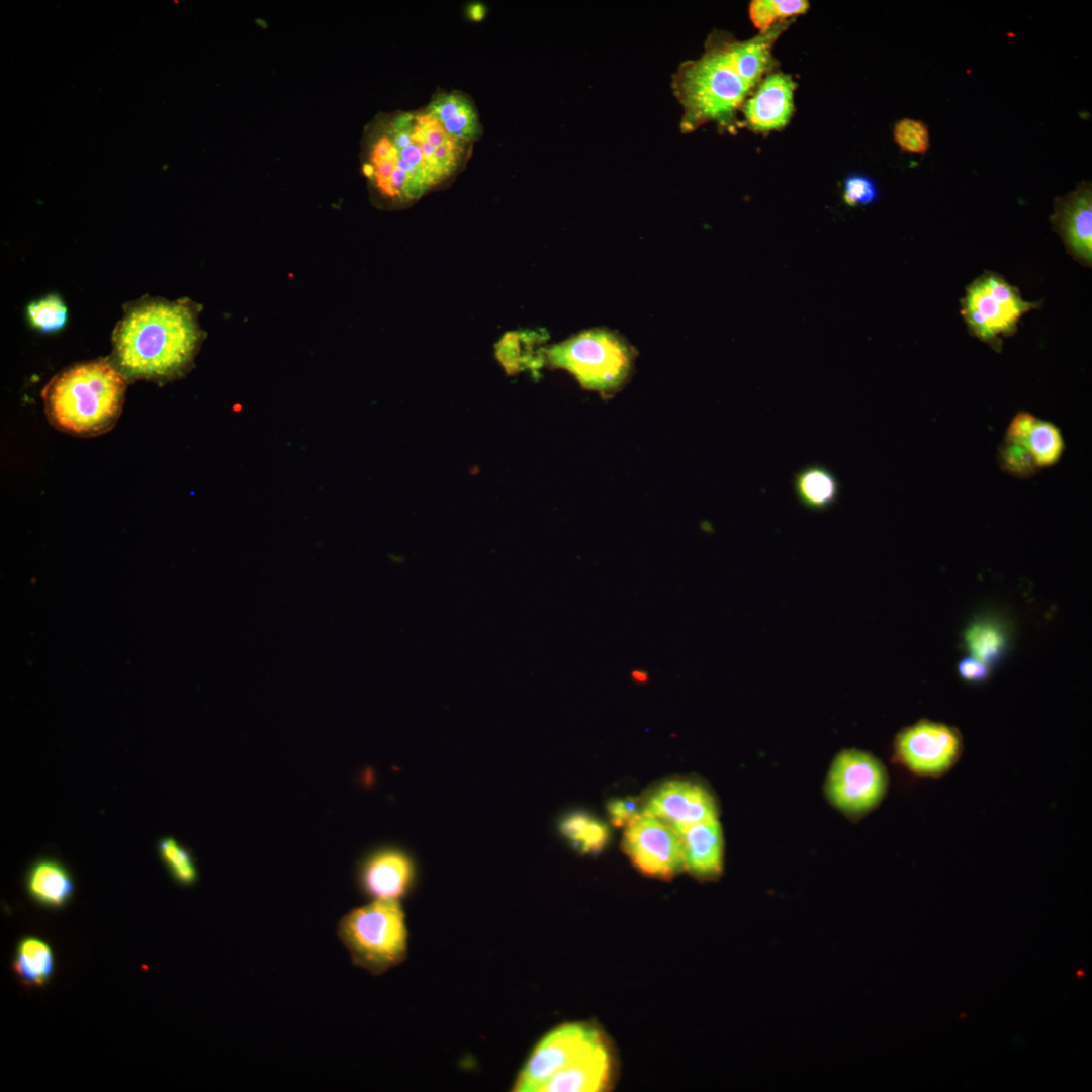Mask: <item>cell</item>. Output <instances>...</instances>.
Returning a JSON list of instances; mask_svg holds the SVG:
<instances>
[{"instance_id":"cell-1","label":"cell","mask_w":1092,"mask_h":1092,"mask_svg":"<svg viewBox=\"0 0 1092 1092\" xmlns=\"http://www.w3.org/2000/svg\"><path fill=\"white\" fill-rule=\"evenodd\" d=\"M789 25L787 20L780 21L747 40L722 31L709 35L703 55L682 63L673 77V92L684 109L682 131L709 122L730 125L776 63L775 42Z\"/></svg>"},{"instance_id":"cell-2","label":"cell","mask_w":1092,"mask_h":1092,"mask_svg":"<svg viewBox=\"0 0 1092 1092\" xmlns=\"http://www.w3.org/2000/svg\"><path fill=\"white\" fill-rule=\"evenodd\" d=\"M199 331L190 307L183 303L148 301L127 311L113 335L114 354L128 375L163 379L176 375L191 361Z\"/></svg>"},{"instance_id":"cell-3","label":"cell","mask_w":1092,"mask_h":1092,"mask_svg":"<svg viewBox=\"0 0 1092 1092\" xmlns=\"http://www.w3.org/2000/svg\"><path fill=\"white\" fill-rule=\"evenodd\" d=\"M125 387L121 372L108 362L75 365L47 385V414L56 427L68 433L100 434L116 422Z\"/></svg>"},{"instance_id":"cell-4","label":"cell","mask_w":1092,"mask_h":1092,"mask_svg":"<svg viewBox=\"0 0 1092 1092\" xmlns=\"http://www.w3.org/2000/svg\"><path fill=\"white\" fill-rule=\"evenodd\" d=\"M546 357L552 367L567 370L582 387L608 395L629 378L634 351L617 334L592 329L552 346Z\"/></svg>"},{"instance_id":"cell-5","label":"cell","mask_w":1092,"mask_h":1092,"mask_svg":"<svg viewBox=\"0 0 1092 1092\" xmlns=\"http://www.w3.org/2000/svg\"><path fill=\"white\" fill-rule=\"evenodd\" d=\"M337 934L352 962L376 975L405 956L407 932L397 900L375 899L351 910L340 920Z\"/></svg>"},{"instance_id":"cell-6","label":"cell","mask_w":1092,"mask_h":1092,"mask_svg":"<svg viewBox=\"0 0 1092 1092\" xmlns=\"http://www.w3.org/2000/svg\"><path fill=\"white\" fill-rule=\"evenodd\" d=\"M961 312L970 333L1000 351L1002 337L1015 333L1017 323L1037 303L1024 300L1019 290L994 272H985L966 289Z\"/></svg>"},{"instance_id":"cell-7","label":"cell","mask_w":1092,"mask_h":1092,"mask_svg":"<svg viewBox=\"0 0 1092 1092\" xmlns=\"http://www.w3.org/2000/svg\"><path fill=\"white\" fill-rule=\"evenodd\" d=\"M887 787L888 776L881 761L868 752L846 749L830 766L826 794L841 812L860 817L882 801Z\"/></svg>"},{"instance_id":"cell-8","label":"cell","mask_w":1092,"mask_h":1092,"mask_svg":"<svg viewBox=\"0 0 1092 1092\" xmlns=\"http://www.w3.org/2000/svg\"><path fill=\"white\" fill-rule=\"evenodd\" d=\"M962 737L946 724L921 720L896 736V759L915 775L938 778L960 758Z\"/></svg>"},{"instance_id":"cell-9","label":"cell","mask_w":1092,"mask_h":1092,"mask_svg":"<svg viewBox=\"0 0 1092 1092\" xmlns=\"http://www.w3.org/2000/svg\"><path fill=\"white\" fill-rule=\"evenodd\" d=\"M622 847L646 876L669 880L685 869L678 834L644 810L625 827Z\"/></svg>"},{"instance_id":"cell-10","label":"cell","mask_w":1092,"mask_h":1092,"mask_svg":"<svg viewBox=\"0 0 1092 1092\" xmlns=\"http://www.w3.org/2000/svg\"><path fill=\"white\" fill-rule=\"evenodd\" d=\"M602 1038V1033L588 1023L573 1022L556 1027L534 1049L517 1079L516 1090L542 1091L555 1074Z\"/></svg>"},{"instance_id":"cell-11","label":"cell","mask_w":1092,"mask_h":1092,"mask_svg":"<svg viewBox=\"0 0 1092 1092\" xmlns=\"http://www.w3.org/2000/svg\"><path fill=\"white\" fill-rule=\"evenodd\" d=\"M643 810L660 819L677 834L694 824L718 819L712 794L701 784L689 780H668L645 797Z\"/></svg>"},{"instance_id":"cell-12","label":"cell","mask_w":1092,"mask_h":1092,"mask_svg":"<svg viewBox=\"0 0 1092 1092\" xmlns=\"http://www.w3.org/2000/svg\"><path fill=\"white\" fill-rule=\"evenodd\" d=\"M1051 222L1069 253L1079 262L1092 261V188L1081 182L1074 191L1055 199Z\"/></svg>"},{"instance_id":"cell-13","label":"cell","mask_w":1092,"mask_h":1092,"mask_svg":"<svg viewBox=\"0 0 1092 1092\" xmlns=\"http://www.w3.org/2000/svg\"><path fill=\"white\" fill-rule=\"evenodd\" d=\"M415 876L411 857L396 848H381L368 854L357 873L358 885L368 897L397 900L410 890Z\"/></svg>"},{"instance_id":"cell-14","label":"cell","mask_w":1092,"mask_h":1092,"mask_svg":"<svg viewBox=\"0 0 1092 1092\" xmlns=\"http://www.w3.org/2000/svg\"><path fill=\"white\" fill-rule=\"evenodd\" d=\"M795 88L796 83L787 74L767 75L741 108L746 126L762 133L784 128L794 113Z\"/></svg>"},{"instance_id":"cell-15","label":"cell","mask_w":1092,"mask_h":1092,"mask_svg":"<svg viewBox=\"0 0 1092 1092\" xmlns=\"http://www.w3.org/2000/svg\"><path fill=\"white\" fill-rule=\"evenodd\" d=\"M614 1060L604 1038L586 1049L543 1087L545 1092H598L609 1088Z\"/></svg>"},{"instance_id":"cell-16","label":"cell","mask_w":1092,"mask_h":1092,"mask_svg":"<svg viewBox=\"0 0 1092 1092\" xmlns=\"http://www.w3.org/2000/svg\"><path fill=\"white\" fill-rule=\"evenodd\" d=\"M678 836L686 870L702 880H714L721 875L724 842L718 819L689 826Z\"/></svg>"},{"instance_id":"cell-17","label":"cell","mask_w":1092,"mask_h":1092,"mask_svg":"<svg viewBox=\"0 0 1092 1092\" xmlns=\"http://www.w3.org/2000/svg\"><path fill=\"white\" fill-rule=\"evenodd\" d=\"M24 884L30 899L46 908H62L74 894L70 871L61 860L50 856L38 857L29 864Z\"/></svg>"},{"instance_id":"cell-18","label":"cell","mask_w":1092,"mask_h":1092,"mask_svg":"<svg viewBox=\"0 0 1092 1092\" xmlns=\"http://www.w3.org/2000/svg\"><path fill=\"white\" fill-rule=\"evenodd\" d=\"M453 139L468 145L481 134L477 110L460 92L437 93L425 109Z\"/></svg>"},{"instance_id":"cell-19","label":"cell","mask_w":1092,"mask_h":1092,"mask_svg":"<svg viewBox=\"0 0 1092 1092\" xmlns=\"http://www.w3.org/2000/svg\"><path fill=\"white\" fill-rule=\"evenodd\" d=\"M797 502L812 512H824L838 502L842 485L836 474L827 466L812 463L798 469L792 478Z\"/></svg>"},{"instance_id":"cell-20","label":"cell","mask_w":1092,"mask_h":1092,"mask_svg":"<svg viewBox=\"0 0 1092 1092\" xmlns=\"http://www.w3.org/2000/svg\"><path fill=\"white\" fill-rule=\"evenodd\" d=\"M12 965L21 983L29 987H42L54 973V954L43 940L25 937L16 947Z\"/></svg>"},{"instance_id":"cell-21","label":"cell","mask_w":1092,"mask_h":1092,"mask_svg":"<svg viewBox=\"0 0 1092 1092\" xmlns=\"http://www.w3.org/2000/svg\"><path fill=\"white\" fill-rule=\"evenodd\" d=\"M964 641L973 657L990 665L1005 654L1008 633L1005 625L997 619L982 617L968 625Z\"/></svg>"},{"instance_id":"cell-22","label":"cell","mask_w":1092,"mask_h":1092,"mask_svg":"<svg viewBox=\"0 0 1092 1092\" xmlns=\"http://www.w3.org/2000/svg\"><path fill=\"white\" fill-rule=\"evenodd\" d=\"M558 829L561 835L582 853L601 851L609 839L608 826L582 811L566 814L559 821Z\"/></svg>"},{"instance_id":"cell-23","label":"cell","mask_w":1092,"mask_h":1092,"mask_svg":"<svg viewBox=\"0 0 1092 1092\" xmlns=\"http://www.w3.org/2000/svg\"><path fill=\"white\" fill-rule=\"evenodd\" d=\"M1027 448L1038 469L1056 465L1065 451V440L1059 427L1037 419L1028 438Z\"/></svg>"},{"instance_id":"cell-24","label":"cell","mask_w":1092,"mask_h":1092,"mask_svg":"<svg viewBox=\"0 0 1092 1092\" xmlns=\"http://www.w3.org/2000/svg\"><path fill=\"white\" fill-rule=\"evenodd\" d=\"M157 851L175 883L189 887L197 882L198 870L191 851L175 838H160L157 842Z\"/></svg>"},{"instance_id":"cell-25","label":"cell","mask_w":1092,"mask_h":1092,"mask_svg":"<svg viewBox=\"0 0 1092 1092\" xmlns=\"http://www.w3.org/2000/svg\"><path fill=\"white\" fill-rule=\"evenodd\" d=\"M809 8L806 0H753L749 5V17L760 33L768 31L777 20L805 13Z\"/></svg>"},{"instance_id":"cell-26","label":"cell","mask_w":1092,"mask_h":1092,"mask_svg":"<svg viewBox=\"0 0 1092 1092\" xmlns=\"http://www.w3.org/2000/svg\"><path fill=\"white\" fill-rule=\"evenodd\" d=\"M997 461L1003 472L1019 479L1033 477L1039 471L1026 446L1006 439L998 446Z\"/></svg>"},{"instance_id":"cell-27","label":"cell","mask_w":1092,"mask_h":1092,"mask_svg":"<svg viewBox=\"0 0 1092 1092\" xmlns=\"http://www.w3.org/2000/svg\"><path fill=\"white\" fill-rule=\"evenodd\" d=\"M893 140L905 153L925 155L930 148L929 128L920 119H899L893 126Z\"/></svg>"},{"instance_id":"cell-28","label":"cell","mask_w":1092,"mask_h":1092,"mask_svg":"<svg viewBox=\"0 0 1092 1092\" xmlns=\"http://www.w3.org/2000/svg\"><path fill=\"white\" fill-rule=\"evenodd\" d=\"M31 325L43 332H54L64 327L67 321V308L60 297L49 295L27 307Z\"/></svg>"},{"instance_id":"cell-29","label":"cell","mask_w":1092,"mask_h":1092,"mask_svg":"<svg viewBox=\"0 0 1092 1092\" xmlns=\"http://www.w3.org/2000/svg\"><path fill=\"white\" fill-rule=\"evenodd\" d=\"M842 197L849 206H867L878 200L879 188L870 176L852 173L844 178Z\"/></svg>"},{"instance_id":"cell-30","label":"cell","mask_w":1092,"mask_h":1092,"mask_svg":"<svg viewBox=\"0 0 1092 1092\" xmlns=\"http://www.w3.org/2000/svg\"><path fill=\"white\" fill-rule=\"evenodd\" d=\"M642 811L643 801L639 798L612 799L607 804L609 820L615 827H626Z\"/></svg>"},{"instance_id":"cell-31","label":"cell","mask_w":1092,"mask_h":1092,"mask_svg":"<svg viewBox=\"0 0 1092 1092\" xmlns=\"http://www.w3.org/2000/svg\"><path fill=\"white\" fill-rule=\"evenodd\" d=\"M1036 420L1037 418L1029 412H1018L1008 424L1004 439L1027 447L1028 438Z\"/></svg>"},{"instance_id":"cell-32","label":"cell","mask_w":1092,"mask_h":1092,"mask_svg":"<svg viewBox=\"0 0 1092 1092\" xmlns=\"http://www.w3.org/2000/svg\"><path fill=\"white\" fill-rule=\"evenodd\" d=\"M990 665L975 657H965L958 664V672L967 682L981 684L990 676Z\"/></svg>"},{"instance_id":"cell-33","label":"cell","mask_w":1092,"mask_h":1092,"mask_svg":"<svg viewBox=\"0 0 1092 1092\" xmlns=\"http://www.w3.org/2000/svg\"><path fill=\"white\" fill-rule=\"evenodd\" d=\"M630 677H631L632 681H634L637 685H645L649 680V673H648V671H646L644 669L635 668V669L631 670Z\"/></svg>"},{"instance_id":"cell-34","label":"cell","mask_w":1092,"mask_h":1092,"mask_svg":"<svg viewBox=\"0 0 1092 1092\" xmlns=\"http://www.w3.org/2000/svg\"><path fill=\"white\" fill-rule=\"evenodd\" d=\"M484 12H485V8L481 4H473V5H470L469 8H468V15L473 20L482 19L483 16H484Z\"/></svg>"}]
</instances>
